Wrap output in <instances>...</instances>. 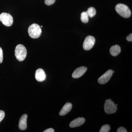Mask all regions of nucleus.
Segmentation results:
<instances>
[{
  "label": "nucleus",
  "instance_id": "obj_20",
  "mask_svg": "<svg viewBox=\"0 0 132 132\" xmlns=\"http://www.w3.org/2000/svg\"><path fill=\"white\" fill-rule=\"evenodd\" d=\"M117 132H127L126 129L125 128L123 127H120L118 128L117 130Z\"/></svg>",
  "mask_w": 132,
  "mask_h": 132
},
{
  "label": "nucleus",
  "instance_id": "obj_11",
  "mask_svg": "<svg viewBox=\"0 0 132 132\" xmlns=\"http://www.w3.org/2000/svg\"><path fill=\"white\" fill-rule=\"evenodd\" d=\"M85 119L83 118H76L72 121L69 124V126L71 128H75L80 126L85 123Z\"/></svg>",
  "mask_w": 132,
  "mask_h": 132
},
{
  "label": "nucleus",
  "instance_id": "obj_2",
  "mask_svg": "<svg viewBox=\"0 0 132 132\" xmlns=\"http://www.w3.org/2000/svg\"><path fill=\"white\" fill-rule=\"evenodd\" d=\"M27 54L26 48L23 45H17L15 50V55L16 59L20 61H22L26 59Z\"/></svg>",
  "mask_w": 132,
  "mask_h": 132
},
{
  "label": "nucleus",
  "instance_id": "obj_13",
  "mask_svg": "<svg viewBox=\"0 0 132 132\" xmlns=\"http://www.w3.org/2000/svg\"><path fill=\"white\" fill-rule=\"evenodd\" d=\"M120 52L121 48L118 45L112 46L110 49V53L113 56H117L120 53Z\"/></svg>",
  "mask_w": 132,
  "mask_h": 132
},
{
  "label": "nucleus",
  "instance_id": "obj_22",
  "mask_svg": "<svg viewBox=\"0 0 132 132\" xmlns=\"http://www.w3.org/2000/svg\"><path fill=\"white\" fill-rule=\"evenodd\" d=\"M54 130L53 128H49L43 131V132H54Z\"/></svg>",
  "mask_w": 132,
  "mask_h": 132
},
{
  "label": "nucleus",
  "instance_id": "obj_10",
  "mask_svg": "<svg viewBox=\"0 0 132 132\" xmlns=\"http://www.w3.org/2000/svg\"><path fill=\"white\" fill-rule=\"evenodd\" d=\"M28 116L27 114H23L22 116L19 120V128L21 130H26L27 128V120Z\"/></svg>",
  "mask_w": 132,
  "mask_h": 132
},
{
  "label": "nucleus",
  "instance_id": "obj_16",
  "mask_svg": "<svg viewBox=\"0 0 132 132\" xmlns=\"http://www.w3.org/2000/svg\"><path fill=\"white\" fill-rule=\"evenodd\" d=\"M111 130L110 126L108 125H104L102 127L100 130V132H108Z\"/></svg>",
  "mask_w": 132,
  "mask_h": 132
},
{
  "label": "nucleus",
  "instance_id": "obj_14",
  "mask_svg": "<svg viewBox=\"0 0 132 132\" xmlns=\"http://www.w3.org/2000/svg\"><path fill=\"white\" fill-rule=\"evenodd\" d=\"M88 17L89 16L87 12H82L81 15V20L83 23H87L89 21Z\"/></svg>",
  "mask_w": 132,
  "mask_h": 132
},
{
  "label": "nucleus",
  "instance_id": "obj_6",
  "mask_svg": "<svg viewBox=\"0 0 132 132\" xmlns=\"http://www.w3.org/2000/svg\"><path fill=\"white\" fill-rule=\"evenodd\" d=\"M95 38L92 36H88L85 39L83 44V48L86 50L92 49L95 43Z\"/></svg>",
  "mask_w": 132,
  "mask_h": 132
},
{
  "label": "nucleus",
  "instance_id": "obj_19",
  "mask_svg": "<svg viewBox=\"0 0 132 132\" xmlns=\"http://www.w3.org/2000/svg\"><path fill=\"white\" fill-rule=\"evenodd\" d=\"M3 60V53L1 48L0 47V64L2 62Z\"/></svg>",
  "mask_w": 132,
  "mask_h": 132
},
{
  "label": "nucleus",
  "instance_id": "obj_12",
  "mask_svg": "<svg viewBox=\"0 0 132 132\" xmlns=\"http://www.w3.org/2000/svg\"><path fill=\"white\" fill-rule=\"evenodd\" d=\"M72 107V105L71 103L68 102L66 103L60 111L59 114L61 116L65 115L71 111Z\"/></svg>",
  "mask_w": 132,
  "mask_h": 132
},
{
  "label": "nucleus",
  "instance_id": "obj_23",
  "mask_svg": "<svg viewBox=\"0 0 132 132\" xmlns=\"http://www.w3.org/2000/svg\"><path fill=\"white\" fill-rule=\"evenodd\" d=\"M41 27H43V26H41Z\"/></svg>",
  "mask_w": 132,
  "mask_h": 132
},
{
  "label": "nucleus",
  "instance_id": "obj_5",
  "mask_svg": "<svg viewBox=\"0 0 132 132\" xmlns=\"http://www.w3.org/2000/svg\"><path fill=\"white\" fill-rule=\"evenodd\" d=\"M0 21L7 27L12 26L13 22V18L11 15L6 13H2L0 14Z\"/></svg>",
  "mask_w": 132,
  "mask_h": 132
},
{
  "label": "nucleus",
  "instance_id": "obj_9",
  "mask_svg": "<svg viewBox=\"0 0 132 132\" xmlns=\"http://www.w3.org/2000/svg\"><path fill=\"white\" fill-rule=\"evenodd\" d=\"M46 75L42 69H38L36 71L35 79L38 81L42 82L46 79Z\"/></svg>",
  "mask_w": 132,
  "mask_h": 132
},
{
  "label": "nucleus",
  "instance_id": "obj_7",
  "mask_svg": "<svg viewBox=\"0 0 132 132\" xmlns=\"http://www.w3.org/2000/svg\"><path fill=\"white\" fill-rule=\"evenodd\" d=\"M113 71L111 69H109L99 78L98 82L102 85L105 84L110 79L113 75Z\"/></svg>",
  "mask_w": 132,
  "mask_h": 132
},
{
  "label": "nucleus",
  "instance_id": "obj_21",
  "mask_svg": "<svg viewBox=\"0 0 132 132\" xmlns=\"http://www.w3.org/2000/svg\"><path fill=\"white\" fill-rule=\"evenodd\" d=\"M127 40L129 42L132 41V34H131L129 35L126 38Z\"/></svg>",
  "mask_w": 132,
  "mask_h": 132
},
{
  "label": "nucleus",
  "instance_id": "obj_8",
  "mask_svg": "<svg viewBox=\"0 0 132 132\" xmlns=\"http://www.w3.org/2000/svg\"><path fill=\"white\" fill-rule=\"evenodd\" d=\"M87 69L86 67L83 66L80 67L75 70L72 75V77L73 78H80L85 73Z\"/></svg>",
  "mask_w": 132,
  "mask_h": 132
},
{
  "label": "nucleus",
  "instance_id": "obj_15",
  "mask_svg": "<svg viewBox=\"0 0 132 132\" xmlns=\"http://www.w3.org/2000/svg\"><path fill=\"white\" fill-rule=\"evenodd\" d=\"M87 12L88 16H90V18H92L96 14V10L93 7L89 8L87 10Z\"/></svg>",
  "mask_w": 132,
  "mask_h": 132
},
{
  "label": "nucleus",
  "instance_id": "obj_4",
  "mask_svg": "<svg viewBox=\"0 0 132 132\" xmlns=\"http://www.w3.org/2000/svg\"><path fill=\"white\" fill-rule=\"evenodd\" d=\"M104 109L107 114H110L114 113L117 111V106L111 99L107 100L104 104Z\"/></svg>",
  "mask_w": 132,
  "mask_h": 132
},
{
  "label": "nucleus",
  "instance_id": "obj_3",
  "mask_svg": "<svg viewBox=\"0 0 132 132\" xmlns=\"http://www.w3.org/2000/svg\"><path fill=\"white\" fill-rule=\"evenodd\" d=\"M41 27L36 24H33L29 26L28 32L29 36L33 39H36L40 37L42 34Z\"/></svg>",
  "mask_w": 132,
  "mask_h": 132
},
{
  "label": "nucleus",
  "instance_id": "obj_17",
  "mask_svg": "<svg viewBox=\"0 0 132 132\" xmlns=\"http://www.w3.org/2000/svg\"><path fill=\"white\" fill-rule=\"evenodd\" d=\"M55 1V0H45V3L46 5L50 6L53 4Z\"/></svg>",
  "mask_w": 132,
  "mask_h": 132
},
{
  "label": "nucleus",
  "instance_id": "obj_1",
  "mask_svg": "<svg viewBox=\"0 0 132 132\" xmlns=\"http://www.w3.org/2000/svg\"><path fill=\"white\" fill-rule=\"evenodd\" d=\"M116 10L120 15L125 18L130 17L131 15V10L127 5L119 3L116 6Z\"/></svg>",
  "mask_w": 132,
  "mask_h": 132
},
{
  "label": "nucleus",
  "instance_id": "obj_18",
  "mask_svg": "<svg viewBox=\"0 0 132 132\" xmlns=\"http://www.w3.org/2000/svg\"><path fill=\"white\" fill-rule=\"evenodd\" d=\"M5 112L2 110H0V123L5 118Z\"/></svg>",
  "mask_w": 132,
  "mask_h": 132
}]
</instances>
